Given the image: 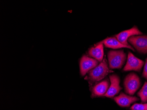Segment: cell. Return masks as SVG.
Listing matches in <instances>:
<instances>
[{"label":"cell","instance_id":"1","mask_svg":"<svg viewBox=\"0 0 147 110\" xmlns=\"http://www.w3.org/2000/svg\"><path fill=\"white\" fill-rule=\"evenodd\" d=\"M111 72V71L109 68L107 61L105 57L101 62L89 72L88 76L86 78L89 81L90 85H92L101 81Z\"/></svg>","mask_w":147,"mask_h":110},{"label":"cell","instance_id":"2","mask_svg":"<svg viewBox=\"0 0 147 110\" xmlns=\"http://www.w3.org/2000/svg\"><path fill=\"white\" fill-rule=\"evenodd\" d=\"M109 67L110 69H121L125 62L126 54L123 50H111L108 53Z\"/></svg>","mask_w":147,"mask_h":110},{"label":"cell","instance_id":"3","mask_svg":"<svg viewBox=\"0 0 147 110\" xmlns=\"http://www.w3.org/2000/svg\"><path fill=\"white\" fill-rule=\"evenodd\" d=\"M124 85L125 92L129 95H133L139 88L141 82L137 74L131 73L125 77Z\"/></svg>","mask_w":147,"mask_h":110},{"label":"cell","instance_id":"4","mask_svg":"<svg viewBox=\"0 0 147 110\" xmlns=\"http://www.w3.org/2000/svg\"><path fill=\"white\" fill-rule=\"evenodd\" d=\"M99 64V61L86 55H83L80 59V72L82 76H84Z\"/></svg>","mask_w":147,"mask_h":110},{"label":"cell","instance_id":"5","mask_svg":"<svg viewBox=\"0 0 147 110\" xmlns=\"http://www.w3.org/2000/svg\"><path fill=\"white\" fill-rule=\"evenodd\" d=\"M135 49L142 53H147V36H132L128 40Z\"/></svg>","mask_w":147,"mask_h":110},{"label":"cell","instance_id":"6","mask_svg":"<svg viewBox=\"0 0 147 110\" xmlns=\"http://www.w3.org/2000/svg\"><path fill=\"white\" fill-rule=\"evenodd\" d=\"M144 62L134 56L131 52L128 55L127 61L123 69L124 71L140 72L143 66Z\"/></svg>","mask_w":147,"mask_h":110},{"label":"cell","instance_id":"7","mask_svg":"<svg viewBox=\"0 0 147 110\" xmlns=\"http://www.w3.org/2000/svg\"><path fill=\"white\" fill-rule=\"evenodd\" d=\"M111 85L108 91L104 96L109 98H112L118 94L122 88L120 86L119 78L115 74H112L109 76Z\"/></svg>","mask_w":147,"mask_h":110},{"label":"cell","instance_id":"8","mask_svg":"<svg viewBox=\"0 0 147 110\" xmlns=\"http://www.w3.org/2000/svg\"><path fill=\"white\" fill-rule=\"evenodd\" d=\"M142 34V33L139 30L138 27L134 26L130 29L120 32L116 35L115 37L121 43L124 45L129 46L130 45L127 42L128 39L131 36L141 35Z\"/></svg>","mask_w":147,"mask_h":110},{"label":"cell","instance_id":"9","mask_svg":"<svg viewBox=\"0 0 147 110\" xmlns=\"http://www.w3.org/2000/svg\"><path fill=\"white\" fill-rule=\"evenodd\" d=\"M110 86L109 82L108 79H106L97 83L92 88V97L104 96L108 91Z\"/></svg>","mask_w":147,"mask_h":110},{"label":"cell","instance_id":"10","mask_svg":"<svg viewBox=\"0 0 147 110\" xmlns=\"http://www.w3.org/2000/svg\"><path fill=\"white\" fill-rule=\"evenodd\" d=\"M114 99L119 106L122 107H129L131 104L139 100L138 97L128 96L123 92L115 97Z\"/></svg>","mask_w":147,"mask_h":110},{"label":"cell","instance_id":"11","mask_svg":"<svg viewBox=\"0 0 147 110\" xmlns=\"http://www.w3.org/2000/svg\"><path fill=\"white\" fill-rule=\"evenodd\" d=\"M97 44H103L105 47L107 48H111L113 49H118L120 48H128L133 51H135L134 48L131 46H127L124 45L119 42L116 37H111V38H107L105 39L104 40L101 42L98 43Z\"/></svg>","mask_w":147,"mask_h":110},{"label":"cell","instance_id":"12","mask_svg":"<svg viewBox=\"0 0 147 110\" xmlns=\"http://www.w3.org/2000/svg\"><path fill=\"white\" fill-rule=\"evenodd\" d=\"M88 53L89 56L101 62L104 59V45L96 44L95 47L90 48Z\"/></svg>","mask_w":147,"mask_h":110},{"label":"cell","instance_id":"13","mask_svg":"<svg viewBox=\"0 0 147 110\" xmlns=\"http://www.w3.org/2000/svg\"><path fill=\"white\" fill-rule=\"evenodd\" d=\"M138 96L141 98L142 102H147V82H145L142 89L138 93Z\"/></svg>","mask_w":147,"mask_h":110},{"label":"cell","instance_id":"14","mask_svg":"<svg viewBox=\"0 0 147 110\" xmlns=\"http://www.w3.org/2000/svg\"><path fill=\"white\" fill-rule=\"evenodd\" d=\"M131 110H147V103L146 104H135L131 107Z\"/></svg>","mask_w":147,"mask_h":110},{"label":"cell","instance_id":"15","mask_svg":"<svg viewBox=\"0 0 147 110\" xmlns=\"http://www.w3.org/2000/svg\"><path fill=\"white\" fill-rule=\"evenodd\" d=\"M142 76L144 78L147 80V58L146 59V62L144 65V69L143 72L142 74Z\"/></svg>","mask_w":147,"mask_h":110}]
</instances>
